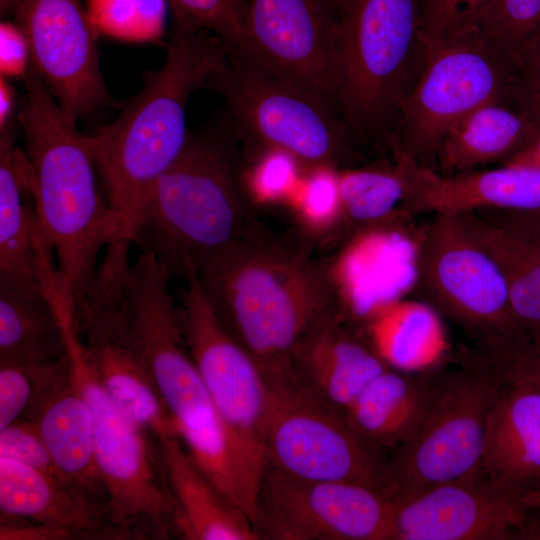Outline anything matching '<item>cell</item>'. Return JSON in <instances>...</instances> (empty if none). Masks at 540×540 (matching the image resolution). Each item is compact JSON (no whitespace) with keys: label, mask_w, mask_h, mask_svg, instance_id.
I'll return each mask as SVG.
<instances>
[{"label":"cell","mask_w":540,"mask_h":540,"mask_svg":"<svg viewBox=\"0 0 540 540\" xmlns=\"http://www.w3.org/2000/svg\"><path fill=\"white\" fill-rule=\"evenodd\" d=\"M196 278L266 378L292 373L297 345L337 311L326 263L264 228L208 261Z\"/></svg>","instance_id":"cell-2"},{"label":"cell","mask_w":540,"mask_h":540,"mask_svg":"<svg viewBox=\"0 0 540 540\" xmlns=\"http://www.w3.org/2000/svg\"><path fill=\"white\" fill-rule=\"evenodd\" d=\"M66 356L45 364L0 366V430L27 414Z\"/></svg>","instance_id":"cell-37"},{"label":"cell","mask_w":540,"mask_h":540,"mask_svg":"<svg viewBox=\"0 0 540 540\" xmlns=\"http://www.w3.org/2000/svg\"><path fill=\"white\" fill-rule=\"evenodd\" d=\"M15 94L8 77H0V133L13 130Z\"/></svg>","instance_id":"cell-46"},{"label":"cell","mask_w":540,"mask_h":540,"mask_svg":"<svg viewBox=\"0 0 540 540\" xmlns=\"http://www.w3.org/2000/svg\"><path fill=\"white\" fill-rule=\"evenodd\" d=\"M369 343L390 367H409L435 358L442 347L437 311L403 300L384 303L364 319Z\"/></svg>","instance_id":"cell-31"},{"label":"cell","mask_w":540,"mask_h":540,"mask_svg":"<svg viewBox=\"0 0 540 540\" xmlns=\"http://www.w3.org/2000/svg\"><path fill=\"white\" fill-rule=\"evenodd\" d=\"M0 457L24 463L56 481L70 485L56 468L32 421L19 419L0 430Z\"/></svg>","instance_id":"cell-40"},{"label":"cell","mask_w":540,"mask_h":540,"mask_svg":"<svg viewBox=\"0 0 540 540\" xmlns=\"http://www.w3.org/2000/svg\"><path fill=\"white\" fill-rule=\"evenodd\" d=\"M456 216L498 266L516 322L540 346V217Z\"/></svg>","instance_id":"cell-25"},{"label":"cell","mask_w":540,"mask_h":540,"mask_svg":"<svg viewBox=\"0 0 540 540\" xmlns=\"http://www.w3.org/2000/svg\"><path fill=\"white\" fill-rule=\"evenodd\" d=\"M266 380L264 465L298 478L358 483L384 493L386 458L355 435L341 412L315 397L293 374Z\"/></svg>","instance_id":"cell-12"},{"label":"cell","mask_w":540,"mask_h":540,"mask_svg":"<svg viewBox=\"0 0 540 540\" xmlns=\"http://www.w3.org/2000/svg\"><path fill=\"white\" fill-rule=\"evenodd\" d=\"M14 15L30 66L70 118L120 107L103 79L97 27L82 0H20Z\"/></svg>","instance_id":"cell-16"},{"label":"cell","mask_w":540,"mask_h":540,"mask_svg":"<svg viewBox=\"0 0 540 540\" xmlns=\"http://www.w3.org/2000/svg\"><path fill=\"white\" fill-rule=\"evenodd\" d=\"M332 1L334 2L339 14L341 15L343 9L345 8L349 0H332Z\"/></svg>","instance_id":"cell-49"},{"label":"cell","mask_w":540,"mask_h":540,"mask_svg":"<svg viewBox=\"0 0 540 540\" xmlns=\"http://www.w3.org/2000/svg\"><path fill=\"white\" fill-rule=\"evenodd\" d=\"M418 0H349L340 15L337 108L353 141L395 134L425 66Z\"/></svg>","instance_id":"cell-6"},{"label":"cell","mask_w":540,"mask_h":540,"mask_svg":"<svg viewBox=\"0 0 540 540\" xmlns=\"http://www.w3.org/2000/svg\"><path fill=\"white\" fill-rule=\"evenodd\" d=\"M207 89L223 97L241 142L250 149H280L305 167L340 168L353 156L354 141L338 109L310 88L230 55Z\"/></svg>","instance_id":"cell-8"},{"label":"cell","mask_w":540,"mask_h":540,"mask_svg":"<svg viewBox=\"0 0 540 540\" xmlns=\"http://www.w3.org/2000/svg\"><path fill=\"white\" fill-rule=\"evenodd\" d=\"M405 179L402 208L409 213L461 215L475 211H540V170L500 168L443 175L397 150Z\"/></svg>","instance_id":"cell-20"},{"label":"cell","mask_w":540,"mask_h":540,"mask_svg":"<svg viewBox=\"0 0 540 540\" xmlns=\"http://www.w3.org/2000/svg\"><path fill=\"white\" fill-rule=\"evenodd\" d=\"M20 0H0L1 3V12L4 15H10L15 12V9Z\"/></svg>","instance_id":"cell-48"},{"label":"cell","mask_w":540,"mask_h":540,"mask_svg":"<svg viewBox=\"0 0 540 540\" xmlns=\"http://www.w3.org/2000/svg\"><path fill=\"white\" fill-rule=\"evenodd\" d=\"M83 341L89 369L102 390L133 422L157 439L177 434L153 377L136 351L117 333L90 334Z\"/></svg>","instance_id":"cell-28"},{"label":"cell","mask_w":540,"mask_h":540,"mask_svg":"<svg viewBox=\"0 0 540 540\" xmlns=\"http://www.w3.org/2000/svg\"><path fill=\"white\" fill-rule=\"evenodd\" d=\"M339 169L329 165L306 167L287 203L309 234H325L343 220Z\"/></svg>","instance_id":"cell-34"},{"label":"cell","mask_w":540,"mask_h":540,"mask_svg":"<svg viewBox=\"0 0 540 540\" xmlns=\"http://www.w3.org/2000/svg\"><path fill=\"white\" fill-rule=\"evenodd\" d=\"M533 512L522 495L476 474L431 487L395 505L397 540L529 538Z\"/></svg>","instance_id":"cell-17"},{"label":"cell","mask_w":540,"mask_h":540,"mask_svg":"<svg viewBox=\"0 0 540 540\" xmlns=\"http://www.w3.org/2000/svg\"><path fill=\"white\" fill-rule=\"evenodd\" d=\"M478 354L509 380L540 390V346L526 339L498 340L477 345Z\"/></svg>","instance_id":"cell-39"},{"label":"cell","mask_w":540,"mask_h":540,"mask_svg":"<svg viewBox=\"0 0 540 540\" xmlns=\"http://www.w3.org/2000/svg\"><path fill=\"white\" fill-rule=\"evenodd\" d=\"M254 528L260 539L397 540L395 505L358 483L298 478L264 465Z\"/></svg>","instance_id":"cell-14"},{"label":"cell","mask_w":540,"mask_h":540,"mask_svg":"<svg viewBox=\"0 0 540 540\" xmlns=\"http://www.w3.org/2000/svg\"><path fill=\"white\" fill-rule=\"evenodd\" d=\"M23 81L25 97L18 120L36 210L55 257L58 292L77 324L94 289L100 254L119 241L132 242L131 232L98 188L87 134L77 130L76 121L31 66Z\"/></svg>","instance_id":"cell-1"},{"label":"cell","mask_w":540,"mask_h":540,"mask_svg":"<svg viewBox=\"0 0 540 540\" xmlns=\"http://www.w3.org/2000/svg\"><path fill=\"white\" fill-rule=\"evenodd\" d=\"M63 478L72 487L108 503L100 477L90 407L72 378L71 369L53 381L26 414Z\"/></svg>","instance_id":"cell-23"},{"label":"cell","mask_w":540,"mask_h":540,"mask_svg":"<svg viewBox=\"0 0 540 540\" xmlns=\"http://www.w3.org/2000/svg\"><path fill=\"white\" fill-rule=\"evenodd\" d=\"M13 132L0 135V289L58 291L56 261L36 210L33 178Z\"/></svg>","instance_id":"cell-18"},{"label":"cell","mask_w":540,"mask_h":540,"mask_svg":"<svg viewBox=\"0 0 540 540\" xmlns=\"http://www.w3.org/2000/svg\"><path fill=\"white\" fill-rule=\"evenodd\" d=\"M2 514L61 527L77 536H114L108 503L7 457H0Z\"/></svg>","instance_id":"cell-26"},{"label":"cell","mask_w":540,"mask_h":540,"mask_svg":"<svg viewBox=\"0 0 540 540\" xmlns=\"http://www.w3.org/2000/svg\"><path fill=\"white\" fill-rule=\"evenodd\" d=\"M425 42L442 39L469 24L491 0H418Z\"/></svg>","instance_id":"cell-41"},{"label":"cell","mask_w":540,"mask_h":540,"mask_svg":"<svg viewBox=\"0 0 540 540\" xmlns=\"http://www.w3.org/2000/svg\"><path fill=\"white\" fill-rule=\"evenodd\" d=\"M417 254L418 242L394 227L377 223L357 232L326 263L338 312L363 320L402 298L417 283Z\"/></svg>","instance_id":"cell-19"},{"label":"cell","mask_w":540,"mask_h":540,"mask_svg":"<svg viewBox=\"0 0 540 540\" xmlns=\"http://www.w3.org/2000/svg\"><path fill=\"white\" fill-rule=\"evenodd\" d=\"M185 282L178 301L184 337L229 438L255 515L265 462L267 380L254 359L224 327L196 275Z\"/></svg>","instance_id":"cell-10"},{"label":"cell","mask_w":540,"mask_h":540,"mask_svg":"<svg viewBox=\"0 0 540 540\" xmlns=\"http://www.w3.org/2000/svg\"><path fill=\"white\" fill-rule=\"evenodd\" d=\"M511 105L528 118L540 122V31L519 53Z\"/></svg>","instance_id":"cell-42"},{"label":"cell","mask_w":540,"mask_h":540,"mask_svg":"<svg viewBox=\"0 0 540 540\" xmlns=\"http://www.w3.org/2000/svg\"><path fill=\"white\" fill-rule=\"evenodd\" d=\"M72 378L93 418L95 456L108 497L112 523L122 538L174 534L173 500L161 459L156 461L147 432L129 419L94 379L80 336L68 343Z\"/></svg>","instance_id":"cell-11"},{"label":"cell","mask_w":540,"mask_h":540,"mask_svg":"<svg viewBox=\"0 0 540 540\" xmlns=\"http://www.w3.org/2000/svg\"><path fill=\"white\" fill-rule=\"evenodd\" d=\"M339 22L332 0H247L242 46L231 55L314 90L337 108Z\"/></svg>","instance_id":"cell-15"},{"label":"cell","mask_w":540,"mask_h":540,"mask_svg":"<svg viewBox=\"0 0 540 540\" xmlns=\"http://www.w3.org/2000/svg\"><path fill=\"white\" fill-rule=\"evenodd\" d=\"M8 522L1 521L0 540H67L76 538L69 530L32 522Z\"/></svg>","instance_id":"cell-44"},{"label":"cell","mask_w":540,"mask_h":540,"mask_svg":"<svg viewBox=\"0 0 540 540\" xmlns=\"http://www.w3.org/2000/svg\"><path fill=\"white\" fill-rule=\"evenodd\" d=\"M173 500L174 534L187 540H257L253 523L230 503L174 437L157 439Z\"/></svg>","instance_id":"cell-27"},{"label":"cell","mask_w":540,"mask_h":540,"mask_svg":"<svg viewBox=\"0 0 540 540\" xmlns=\"http://www.w3.org/2000/svg\"><path fill=\"white\" fill-rule=\"evenodd\" d=\"M89 14L96 25L114 31H158L164 0H89Z\"/></svg>","instance_id":"cell-38"},{"label":"cell","mask_w":540,"mask_h":540,"mask_svg":"<svg viewBox=\"0 0 540 540\" xmlns=\"http://www.w3.org/2000/svg\"><path fill=\"white\" fill-rule=\"evenodd\" d=\"M239 142L227 112L190 132L138 215L132 243L152 254L171 279L196 275L208 261L263 228L243 188Z\"/></svg>","instance_id":"cell-4"},{"label":"cell","mask_w":540,"mask_h":540,"mask_svg":"<svg viewBox=\"0 0 540 540\" xmlns=\"http://www.w3.org/2000/svg\"><path fill=\"white\" fill-rule=\"evenodd\" d=\"M68 354L51 297L0 289V366L45 364Z\"/></svg>","instance_id":"cell-30"},{"label":"cell","mask_w":540,"mask_h":540,"mask_svg":"<svg viewBox=\"0 0 540 540\" xmlns=\"http://www.w3.org/2000/svg\"><path fill=\"white\" fill-rule=\"evenodd\" d=\"M389 367L370 343L348 329L338 311L301 340L291 359L295 379L342 414L367 384Z\"/></svg>","instance_id":"cell-21"},{"label":"cell","mask_w":540,"mask_h":540,"mask_svg":"<svg viewBox=\"0 0 540 540\" xmlns=\"http://www.w3.org/2000/svg\"><path fill=\"white\" fill-rule=\"evenodd\" d=\"M416 285L476 345L528 340L514 318L498 266L456 215H435L424 230Z\"/></svg>","instance_id":"cell-13"},{"label":"cell","mask_w":540,"mask_h":540,"mask_svg":"<svg viewBox=\"0 0 540 540\" xmlns=\"http://www.w3.org/2000/svg\"><path fill=\"white\" fill-rule=\"evenodd\" d=\"M470 23L516 68L520 51L540 31V0H491Z\"/></svg>","instance_id":"cell-33"},{"label":"cell","mask_w":540,"mask_h":540,"mask_svg":"<svg viewBox=\"0 0 540 540\" xmlns=\"http://www.w3.org/2000/svg\"><path fill=\"white\" fill-rule=\"evenodd\" d=\"M537 121L507 102L485 104L457 121L436 154L444 171L504 162L528 139Z\"/></svg>","instance_id":"cell-29"},{"label":"cell","mask_w":540,"mask_h":540,"mask_svg":"<svg viewBox=\"0 0 540 540\" xmlns=\"http://www.w3.org/2000/svg\"><path fill=\"white\" fill-rule=\"evenodd\" d=\"M522 500L535 515L531 538L540 539V487L525 492Z\"/></svg>","instance_id":"cell-47"},{"label":"cell","mask_w":540,"mask_h":540,"mask_svg":"<svg viewBox=\"0 0 540 540\" xmlns=\"http://www.w3.org/2000/svg\"><path fill=\"white\" fill-rule=\"evenodd\" d=\"M174 22L209 31L237 53L243 42V23L247 0H168Z\"/></svg>","instance_id":"cell-36"},{"label":"cell","mask_w":540,"mask_h":540,"mask_svg":"<svg viewBox=\"0 0 540 540\" xmlns=\"http://www.w3.org/2000/svg\"><path fill=\"white\" fill-rule=\"evenodd\" d=\"M421 76L403 101L395 135L416 160L436 154L448 130L492 102L511 104L515 67L469 23L426 42Z\"/></svg>","instance_id":"cell-9"},{"label":"cell","mask_w":540,"mask_h":540,"mask_svg":"<svg viewBox=\"0 0 540 540\" xmlns=\"http://www.w3.org/2000/svg\"><path fill=\"white\" fill-rule=\"evenodd\" d=\"M242 165V184L250 203H288L306 168L290 153L275 148L249 149Z\"/></svg>","instance_id":"cell-35"},{"label":"cell","mask_w":540,"mask_h":540,"mask_svg":"<svg viewBox=\"0 0 540 540\" xmlns=\"http://www.w3.org/2000/svg\"><path fill=\"white\" fill-rule=\"evenodd\" d=\"M170 281L152 254L140 252L122 283L117 333L149 369L177 437L195 464L218 477L232 467V447L189 352Z\"/></svg>","instance_id":"cell-5"},{"label":"cell","mask_w":540,"mask_h":540,"mask_svg":"<svg viewBox=\"0 0 540 540\" xmlns=\"http://www.w3.org/2000/svg\"><path fill=\"white\" fill-rule=\"evenodd\" d=\"M505 382L478 353L459 369L438 370L419 429L386 458L384 494L394 505L480 471L487 416Z\"/></svg>","instance_id":"cell-7"},{"label":"cell","mask_w":540,"mask_h":540,"mask_svg":"<svg viewBox=\"0 0 540 540\" xmlns=\"http://www.w3.org/2000/svg\"><path fill=\"white\" fill-rule=\"evenodd\" d=\"M229 57L215 34L174 22L162 67L145 75L142 89L120 105L111 124L87 134L104 198L131 237L152 187L188 141L190 97L207 89Z\"/></svg>","instance_id":"cell-3"},{"label":"cell","mask_w":540,"mask_h":540,"mask_svg":"<svg viewBox=\"0 0 540 540\" xmlns=\"http://www.w3.org/2000/svg\"><path fill=\"white\" fill-rule=\"evenodd\" d=\"M481 472L523 495L540 487V390L506 379L486 420Z\"/></svg>","instance_id":"cell-22"},{"label":"cell","mask_w":540,"mask_h":540,"mask_svg":"<svg viewBox=\"0 0 540 540\" xmlns=\"http://www.w3.org/2000/svg\"><path fill=\"white\" fill-rule=\"evenodd\" d=\"M439 369L403 372L389 367L343 413L355 435L387 458L416 434L431 403Z\"/></svg>","instance_id":"cell-24"},{"label":"cell","mask_w":540,"mask_h":540,"mask_svg":"<svg viewBox=\"0 0 540 540\" xmlns=\"http://www.w3.org/2000/svg\"><path fill=\"white\" fill-rule=\"evenodd\" d=\"M503 165L528 167L540 170V122L537 121L532 133L524 144Z\"/></svg>","instance_id":"cell-45"},{"label":"cell","mask_w":540,"mask_h":540,"mask_svg":"<svg viewBox=\"0 0 540 540\" xmlns=\"http://www.w3.org/2000/svg\"><path fill=\"white\" fill-rule=\"evenodd\" d=\"M1 34V75L6 77L12 75L23 76L29 66V51L20 27L16 24L2 22Z\"/></svg>","instance_id":"cell-43"},{"label":"cell","mask_w":540,"mask_h":540,"mask_svg":"<svg viewBox=\"0 0 540 540\" xmlns=\"http://www.w3.org/2000/svg\"><path fill=\"white\" fill-rule=\"evenodd\" d=\"M339 187L343 219L364 227L385 219L405 196V179L397 163L393 168H340Z\"/></svg>","instance_id":"cell-32"}]
</instances>
